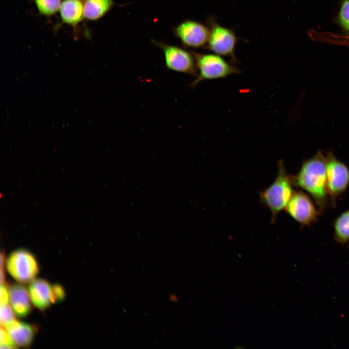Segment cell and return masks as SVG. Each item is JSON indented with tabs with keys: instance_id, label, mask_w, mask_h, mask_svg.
<instances>
[{
	"instance_id": "1",
	"label": "cell",
	"mask_w": 349,
	"mask_h": 349,
	"mask_svg": "<svg viewBox=\"0 0 349 349\" xmlns=\"http://www.w3.org/2000/svg\"><path fill=\"white\" fill-rule=\"evenodd\" d=\"M293 186L301 189L311 196L321 213L325 212L330 203L328 192L326 156L318 151L302 163L298 173L291 175Z\"/></svg>"
},
{
	"instance_id": "2",
	"label": "cell",
	"mask_w": 349,
	"mask_h": 349,
	"mask_svg": "<svg viewBox=\"0 0 349 349\" xmlns=\"http://www.w3.org/2000/svg\"><path fill=\"white\" fill-rule=\"evenodd\" d=\"M293 186L291 175L287 173L283 161L280 160L275 179L259 193L261 203L271 213L272 222L276 221L278 214L286 207L294 192Z\"/></svg>"
},
{
	"instance_id": "3",
	"label": "cell",
	"mask_w": 349,
	"mask_h": 349,
	"mask_svg": "<svg viewBox=\"0 0 349 349\" xmlns=\"http://www.w3.org/2000/svg\"><path fill=\"white\" fill-rule=\"evenodd\" d=\"M193 54L199 72L191 84L193 87L205 80L223 78L240 72L219 55L198 53H193Z\"/></svg>"
},
{
	"instance_id": "4",
	"label": "cell",
	"mask_w": 349,
	"mask_h": 349,
	"mask_svg": "<svg viewBox=\"0 0 349 349\" xmlns=\"http://www.w3.org/2000/svg\"><path fill=\"white\" fill-rule=\"evenodd\" d=\"M5 265L11 276L21 283L32 281L39 271L35 257L25 249H17L11 253L6 260Z\"/></svg>"
},
{
	"instance_id": "5",
	"label": "cell",
	"mask_w": 349,
	"mask_h": 349,
	"mask_svg": "<svg viewBox=\"0 0 349 349\" xmlns=\"http://www.w3.org/2000/svg\"><path fill=\"white\" fill-rule=\"evenodd\" d=\"M327 185L330 201L333 206L337 198L349 185V168L329 151L326 156Z\"/></svg>"
},
{
	"instance_id": "6",
	"label": "cell",
	"mask_w": 349,
	"mask_h": 349,
	"mask_svg": "<svg viewBox=\"0 0 349 349\" xmlns=\"http://www.w3.org/2000/svg\"><path fill=\"white\" fill-rule=\"evenodd\" d=\"M285 210L302 226L316 222L321 214L310 197L301 190L294 191Z\"/></svg>"
},
{
	"instance_id": "7",
	"label": "cell",
	"mask_w": 349,
	"mask_h": 349,
	"mask_svg": "<svg viewBox=\"0 0 349 349\" xmlns=\"http://www.w3.org/2000/svg\"><path fill=\"white\" fill-rule=\"evenodd\" d=\"M209 35L207 48L214 53L230 57L236 60L235 47L237 38L234 32L219 25L214 19L209 20Z\"/></svg>"
},
{
	"instance_id": "8",
	"label": "cell",
	"mask_w": 349,
	"mask_h": 349,
	"mask_svg": "<svg viewBox=\"0 0 349 349\" xmlns=\"http://www.w3.org/2000/svg\"><path fill=\"white\" fill-rule=\"evenodd\" d=\"M166 66L170 70L190 75H196L195 60L187 50L172 45L160 46Z\"/></svg>"
},
{
	"instance_id": "9",
	"label": "cell",
	"mask_w": 349,
	"mask_h": 349,
	"mask_svg": "<svg viewBox=\"0 0 349 349\" xmlns=\"http://www.w3.org/2000/svg\"><path fill=\"white\" fill-rule=\"evenodd\" d=\"M175 33L186 46L197 48L207 43L209 29L193 20H186L175 29Z\"/></svg>"
},
{
	"instance_id": "10",
	"label": "cell",
	"mask_w": 349,
	"mask_h": 349,
	"mask_svg": "<svg viewBox=\"0 0 349 349\" xmlns=\"http://www.w3.org/2000/svg\"><path fill=\"white\" fill-rule=\"evenodd\" d=\"M31 301L33 305L40 310L47 308L53 302L52 286L46 280H33L29 287Z\"/></svg>"
},
{
	"instance_id": "11",
	"label": "cell",
	"mask_w": 349,
	"mask_h": 349,
	"mask_svg": "<svg viewBox=\"0 0 349 349\" xmlns=\"http://www.w3.org/2000/svg\"><path fill=\"white\" fill-rule=\"evenodd\" d=\"M9 301L15 314L18 317H25L30 313L32 301L29 292L22 285L16 284L10 287Z\"/></svg>"
},
{
	"instance_id": "12",
	"label": "cell",
	"mask_w": 349,
	"mask_h": 349,
	"mask_svg": "<svg viewBox=\"0 0 349 349\" xmlns=\"http://www.w3.org/2000/svg\"><path fill=\"white\" fill-rule=\"evenodd\" d=\"M5 327L15 344L22 347H27L31 344L37 331L34 326L16 319Z\"/></svg>"
},
{
	"instance_id": "13",
	"label": "cell",
	"mask_w": 349,
	"mask_h": 349,
	"mask_svg": "<svg viewBox=\"0 0 349 349\" xmlns=\"http://www.w3.org/2000/svg\"><path fill=\"white\" fill-rule=\"evenodd\" d=\"M59 11L64 23L76 25L84 17L83 1L81 0H63Z\"/></svg>"
},
{
	"instance_id": "14",
	"label": "cell",
	"mask_w": 349,
	"mask_h": 349,
	"mask_svg": "<svg viewBox=\"0 0 349 349\" xmlns=\"http://www.w3.org/2000/svg\"><path fill=\"white\" fill-rule=\"evenodd\" d=\"M113 4V0H85L84 17L90 20H98L110 11Z\"/></svg>"
},
{
	"instance_id": "15",
	"label": "cell",
	"mask_w": 349,
	"mask_h": 349,
	"mask_svg": "<svg viewBox=\"0 0 349 349\" xmlns=\"http://www.w3.org/2000/svg\"><path fill=\"white\" fill-rule=\"evenodd\" d=\"M334 240L338 244L349 241V209L342 213L334 221Z\"/></svg>"
},
{
	"instance_id": "16",
	"label": "cell",
	"mask_w": 349,
	"mask_h": 349,
	"mask_svg": "<svg viewBox=\"0 0 349 349\" xmlns=\"http://www.w3.org/2000/svg\"><path fill=\"white\" fill-rule=\"evenodd\" d=\"M39 12L45 16H51L55 14L61 4V0H34Z\"/></svg>"
},
{
	"instance_id": "17",
	"label": "cell",
	"mask_w": 349,
	"mask_h": 349,
	"mask_svg": "<svg viewBox=\"0 0 349 349\" xmlns=\"http://www.w3.org/2000/svg\"><path fill=\"white\" fill-rule=\"evenodd\" d=\"M14 314L12 307L8 303L0 305V321L1 326L5 327L15 319Z\"/></svg>"
},
{
	"instance_id": "18",
	"label": "cell",
	"mask_w": 349,
	"mask_h": 349,
	"mask_svg": "<svg viewBox=\"0 0 349 349\" xmlns=\"http://www.w3.org/2000/svg\"><path fill=\"white\" fill-rule=\"evenodd\" d=\"M339 21L342 27L349 32V0H345L342 4L339 14Z\"/></svg>"
},
{
	"instance_id": "19",
	"label": "cell",
	"mask_w": 349,
	"mask_h": 349,
	"mask_svg": "<svg viewBox=\"0 0 349 349\" xmlns=\"http://www.w3.org/2000/svg\"><path fill=\"white\" fill-rule=\"evenodd\" d=\"M0 349L15 348L17 346L13 341L5 327L0 326Z\"/></svg>"
},
{
	"instance_id": "20",
	"label": "cell",
	"mask_w": 349,
	"mask_h": 349,
	"mask_svg": "<svg viewBox=\"0 0 349 349\" xmlns=\"http://www.w3.org/2000/svg\"><path fill=\"white\" fill-rule=\"evenodd\" d=\"M53 302L62 301L65 298V292L63 287L59 284L52 286Z\"/></svg>"
},
{
	"instance_id": "21",
	"label": "cell",
	"mask_w": 349,
	"mask_h": 349,
	"mask_svg": "<svg viewBox=\"0 0 349 349\" xmlns=\"http://www.w3.org/2000/svg\"><path fill=\"white\" fill-rule=\"evenodd\" d=\"M0 305L8 304L9 301V289L6 283L0 284Z\"/></svg>"
},
{
	"instance_id": "22",
	"label": "cell",
	"mask_w": 349,
	"mask_h": 349,
	"mask_svg": "<svg viewBox=\"0 0 349 349\" xmlns=\"http://www.w3.org/2000/svg\"><path fill=\"white\" fill-rule=\"evenodd\" d=\"M5 254L2 252L0 254V284L5 283L4 275Z\"/></svg>"
}]
</instances>
